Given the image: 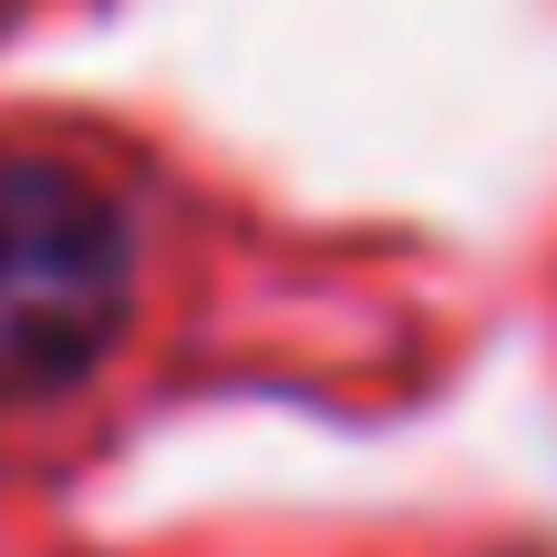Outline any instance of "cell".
Segmentation results:
<instances>
[{
  "mask_svg": "<svg viewBox=\"0 0 557 557\" xmlns=\"http://www.w3.org/2000/svg\"><path fill=\"white\" fill-rule=\"evenodd\" d=\"M135 320V218L83 156L0 135V413L83 393Z\"/></svg>",
  "mask_w": 557,
  "mask_h": 557,
  "instance_id": "1",
  "label": "cell"
},
{
  "mask_svg": "<svg viewBox=\"0 0 557 557\" xmlns=\"http://www.w3.org/2000/svg\"><path fill=\"white\" fill-rule=\"evenodd\" d=\"M506 557H557V547H506Z\"/></svg>",
  "mask_w": 557,
  "mask_h": 557,
  "instance_id": "2",
  "label": "cell"
}]
</instances>
